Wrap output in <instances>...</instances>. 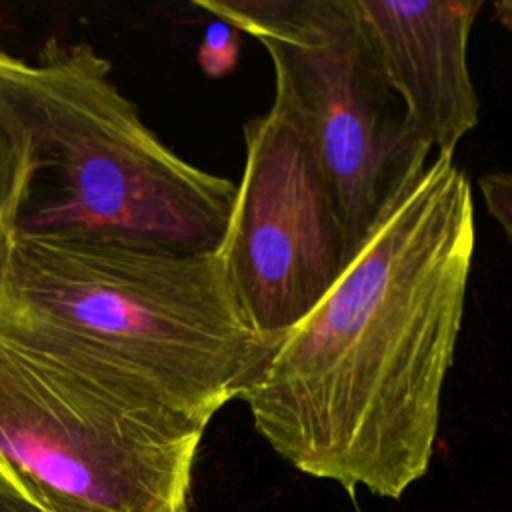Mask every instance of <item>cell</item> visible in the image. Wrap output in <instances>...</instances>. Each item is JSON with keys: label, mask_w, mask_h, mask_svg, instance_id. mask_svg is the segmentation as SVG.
Listing matches in <instances>:
<instances>
[{"label": "cell", "mask_w": 512, "mask_h": 512, "mask_svg": "<svg viewBox=\"0 0 512 512\" xmlns=\"http://www.w3.org/2000/svg\"><path fill=\"white\" fill-rule=\"evenodd\" d=\"M474 246L470 180L436 152L242 396L276 454L348 494L428 472Z\"/></svg>", "instance_id": "obj_1"}, {"label": "cell", "mask_w": 512, "mask_h": 512, "mask_svg": "<svg viewBox=\"0 0 512 512\" xmlns=\"http://www.w3.org/2000/svg\"><path fill=\"white\" fill-rule=\"evenodd\" d=\"M0 340L202 422L260 380L274 346L244 320L220 254L14 236Z\"/></svg>", "instance_id": "obj_2"}, {"label": "cell", "mask_w": 512, "mask_h": 512, "mask_svg": "<svg viewBox=\"0 0 512 512\" xmlns=\"http://www.w3.org/2000/svg\"><path fill=\"white\" fill-rule=\"evenodd\" d=\"M0 128L22 158L14 236L184 256L216 254L236 184L176 156L90 44L0 50Z\"/></svg>", "instance_id": "obj_3"}, {"label": "cell", "mask_w": 512, "mask_h": 512, "mask_svg": "<svg viewBox=\"0 0 512 512\" xmlns=\"http://www.w3.org/2000/svg\"><path fill=\"white\" fill-rule=\"evenodd\" d=\"M206 426L0 340V480L44 512H178Z\"/></svg>", "instance_id": "obj_4"}, {"label": "cell", "mask_w": 512, "mask_h": 512, "mask_svg": "<svg viewBox=\"0 0 512 512\" xmlns=\"http://www.w3.org/2000/svg\"><path fill=\"white\" fill-rule=\"evenodd\" d=\"M268 52L274 96L306 132L354 258L432 148L388 84L356 0H196Z\"/></svg>", "instance_id": "obj_5"}, {"label": "cell", "mask_w": 512, "mask_h": 512, "mask_svg": "<svg viewBox=\"0 0 512 512\" xmlns=\"http://www.w3.org/2000/svg\"><path fill=\"white\" fill-rule=\"evenodd\" d=\"M246 324L276 346L352 262L334 192L284 100L244 126V168L220 248Z\"/></svg>", "instance_id": "obj_6"}, {"label": "cell", "mask_w": 512, "mask_h": 512, "mask_svg": "<svg viewBox=\"0 0 512 512\" xmlns=\"http://www.w3.org/2000/svg\"><path fill=\"white\" fill-rule=\"evenodd\" d=\"M482 6V0H356L410 126L438 154H454L478 126L468 42Z\"/></svg>", "instance_id": "obj_7"}, {"label": "cell", "mask_w": 512, "mask_h": 512, "mask_svg": "<svg viewBox=\"0 0 512 512\" xmlns=\"http://www.w3.org/2000/svg\"><path fill=\"white\" fill-rule=\"evenodd\" d=\"M24 182L22 158L0 128V272L14 238V218Z\"/></svg>", "instance_id": "obj_8"}, {"label": "cell", "mask_w": 512, "mask_h": 512, "mask_svg": "<svg viewBox=\"0 0 512 512\" xmlns=\"http://www.w3.org/2000/svg\"><path fill=\"white\" fill-rule=\"evenodd\" d=\"M238 48V30L224 22H214L206 28L204 42L200 46V66L210 76H222L234 68Z\"/></svg>", "instance_id": "obj_9"}, {"label": "cell", "mask_w": 512, "mask_h": 512, "mask_svg": "<svg viewBox=\"0 0 512 512\" xmlns=\"http://www.w3.org/2000/svg\"><path fill=\"white\" fill-rule=\"evenodd\" d=\"M490 216L512 242V172H488L478 180Z\"/></svg>", "instance_id": "obj_10"}, {"label": "cell", "mask_w": 512, "mask_h": 512, "mask_svg": "<svg viewBox=\"0 0 512 512\" xmlns=\"http://www.w3.org/2000/svg\"><path fill=\"white\" fill-rule=\"evenodd\" d=\"M0 512H44L38 506H34L32 502L24 500L22 496H18L12 488H8L2 480H0ZM178 512H190L188 504H184Z\"/></svg>", "instance_id": "obj_11"}, {"label": "cell", "mask_w": 512, "mask_h": 512, "mask_svg": "<svg viewBox=\"0 0 512 512\" xmlns=\"http://www.w3.org/2000/svg\"><path fill=\"white\" fill-rule=\"evenodd\" d=\"M494 20L500 22L512 34V0L494 2Z\"/></svg>", "instance_id": "obj_12"}]
</instances>
